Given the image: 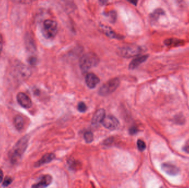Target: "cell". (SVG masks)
I'll return each mask as SVG.
<instances>
[{
  "mask_svg": "<svg viewBox=\"0 0 189 188\" xmlns=\"http://www.w3.org/2000/svg\"><path fill=\"white\" fill-rule=\"evenodd\" d=\"M28 142V137L27 136L23 137L17 142L10 153V157L12 163H17L21 158L24 151L26 150Z\"/></svg>",
  "mask_w": 189,
  "mask_h": 188,
  "instance_id": "obj_1",
  "label": "cell"
},
{
  "mask_svg": "<svg viewBox=\"0 0 189 188\" xmlns=\"http://www.w3.org/2000/svg\"><path fill=\"white\" fill-rule=\"evenodd\" d=\"M99 62V58L94 53H89L84 55L80 60V67L82 72H85L96 66Z\"/></svg>",
  "mask_w": 189,
  "mask_h": 188,
  "instance_id": "obj_2",
  "label": "cell"
},
{
  "mask_svg": "<svg viewBox=\"0 0 189 188\" xmlns=\"http://www.w3.org/2000/svg\"><path fill=\"white\" fill-rule=\"evenodd\" d=\"M142 49L135 45H126L117 49V54L121 57L130 58L137 56L141 54Z\"/></svg>",
  "mask_w": 189,
  "mask_h": 188,
  "instance_id": "obj_3",
  "label": "cell"
},
{
  "mask_svg": "<svg viewBox=\"0 0 189 188\" xmlns=\"http://www.w3.org/2000/svg\"><path fill=\"white\" fill-rule=\"evenodd\" d=\"M58 31V24L52 19L44 21L43 24V33L47 39H53L56 36Z\"/></svg>",
  "mask_w": 189,
  "mask_h": 188,
  "instance_id": "obj_4",
  "label": "cell"
},
{
  "mask_svg": "<svg viewBox=\"0 0 189 188\" xmlns=\"http://www.w3.org/2000/svg\"><path fill=\"white\" fill-rule=\"evenodd\" d=\"M120 81L118 78H115L107 81L101 86L98 91V93L101 96H106L113 93L118 87Z\"/></svg>",
  "mask_w": 189,
  "mask_h": 188,
  "instance_id": "obj_5",
  "label": "cell"
},
{
  "mask_svg": "<svg viewBox=\"0 0 189 188\" xmlns=\"http://www.w3.org/2000/svg\"><path fill=\"white\" fill-rule=\"evenodd\" d=\"M104 127L110 130H114L117 129L119 125L118 119L112 115L106 116L102 122Z\"/></svg>",
  "mask_w": 189,
  "mask_h": 188,
  "instance_id": "obj_6",
  "label": "cell"
},
{
  "mask_svg": "<svg viewBox=\"0 0 189 188\" xmlns=\"http://www.w3.org/2000/svg\"><path fill=\"white\" fill-rule=\"evenodd\" d=\"M17 99L18 103L22 107L28 109L32 106V101L31 98L24 93H19L17 96Z\"/></svg>",
  "mask_w": 189,
  "mask_h": 188,
  "instance_id": "obj_7",
  "label": "cell"
},
{
  "mask_svg": "<svg viewBox=\"0 0 189 188\" xmlns=\"http://www.w3.org/2000/svg\"><path fill=\"white\" fill-rule=\"evenodd\" d=\"M106 117L105 110L103 109H100L97 110L93 115L92 118V124L93 125H98L102 123L103 120Z\"/></svg>",
  "mask_w": 189,
  "mask_h": 188,
  "instance_id": "obj_8",
  "label": "cell"
},
{
  "mask_svg": "<svg viewBox=\"0 0 189 188\" xmlns=\"http://www.w3.org/2000/svg\"><path fill=\"white\" fill-rule=\"evenodd\" d=\"M85 81L87 86L90 88H93L100 82V79L97 76L93 74H88L86 76Z\"/></svg>",
  "mask_w": 189,
  "mask_h": 188,
  "instance_id": "obj_9",
  "label": "cell"
},
{
  "mask_svg": "<svg viewBox=\"0 0 189 188\" xmlns=\"http://www.w3.org/2000/svg\"><path fill=\"white\" fill-rule=\"evenodd\" d=\"M162 169L166 173L172 176L176 175L179 172V169L178 167L172 164L167 163L162 164Z\"/></svg>",
  "mask_w": 189,
  "mask_h": 188,
  "instance_id": "obj_10",
  "label": "cell"
},
{
  "mask_svg": "<svg viewBox=\"0 0 189 188\" xmlns=\"http://www.w3.org/2000/svg\"><path fill=\"white\" fill-rule=\"evenodd\" d=\"M148 55H142L137 57L135 59L133 60L129 65V69L130 70H134L138 67L140 65L146 61L148 59Z\"/></svg>",
  "mask_w": 189,
  "mask_h": 188,
  "instance_id": "obj_11",
  "label": "cell"
},
{
  "mask_svg": "<svg viewBox=\"0 0 189 188\" xmlns=\"http://www.w3.org/2000/svg\"><path fill=\"white\" fill-rule=\"evenodd\" d=\"M52 182V178L49 175H45L42 177L40 182L33 185V188H45L49 185Z\"/></svg>",
  "mask_w": 189,
  "mask_h": 188,
  "instance_id": "obj_12",
  "label": "cell"
},
{
  "mask_svg": "<svg viewBox=\"0 0 189 188\" xmlns=\"http://www.w3.org/2000/svg\"><path fill=\"white\" fill-rule=\"evenodd\" d=\"M100 27L103 32L108 37L112 39H120L122 38L121 35L116 33L111 28L106 26L105 25H101Z\"/></svg>",
  "mask_w": 189,
  "mask_h": 188,
  "instance_id": "obj_13",
  "label": "cell"
},
{
  "mask_svg": "<svg viewBox=\"0 0 189 188\" xmlns=\"http://www.w3.org/2000/svg\"><path fill=\"white\" fill-rule=\"evenodd\" d=\"M55 158V155L53 153H47L42 157V158L38 161L36 164V167H39L46 163L53 161Z\"/></svg>",
  "mask_w": 189,
  "mask_h": 188,
  "instance_id": "obj_14",
  "label": "cell"
},
{
  "mask_svg": "<svg viewBox=\"0 0 189 188\" xmlns=\"http://www.w3.org/2000/svg\"><path fill=\"white\" fill-rule=\"evenodd\" d=\"M14 124L16 128L19 131L21 130L23 128L24 121V119L21 115H18L15 117L14 119Z\"/></svg>",
  "mask_w": 189,
  "mask_h": 188,
  "instance_id": "obj_15",
  "label": "cell"
},
{
  "mask_svg": "<svg viewBox=\"0 0 189 188\" xmlns=\"http://www.w3.org/2000/svg\"><path fill=\"white\" fill-rule=\"evenodd\" d=\"M182 41L177 39H169L165 40L164 44L167 46H176L178 45H180L181 44Z\"/></svg>",
  "mask_w": 189,
  "mask_h": 188,
  "instance_id": "obj_16",
  "label": "cell"
},
{
  "mask_svg": "<svg viewBox=\"0 0 189 188\" xmlns=\"http://www.w3.org/2000/svg\"><path fill=\"white\" fill-rule=\"evenodd\" d=\"M164 14V11L162 9H157L151 13V18L153 21H157L159 17Z\"/></svg>",
  "mask_w": 189,
  "mask_h": 188,
  "instance_id": "obj_17",
  "label": "cell"
},
{
  "mask_svg": "<svg viewBox=\"0 0 189 188\" xmlns=\"http://www.w3.org/2000/svg\"><path fill=\"white\" fill-rule=\"evenodd\" d=\"M84 139L87 143H91L93 140V135L91 131H87L84 134Z\"/></svg>",
  "mask_w": 189,
  "mask_h": 188,
  "instance_id": "obj_18",
  "label": "cell"
},
{
  "mask_svg": "<svg viewBox=\"0 0 189 188\" xmlns=\"http://www.w3.org/2000/svg\"><path fill=\"white\" fill-rule=\"evenodd\" d=\"M86 105L84 102L79 103L77 105V109L81 113H84L86 110Z\"/></svg>",
  "mask_w": 189,
  "mask_h": 188,
  "instance_id": "obj_19",
  "label": "cell"
},
{
  "mask_svg": "<svg viewBox=\"0 0 189 188\" xmlns=\"http://www.w3.org/2000/svg\"><path fill=\"white\" fill-rule=\"evenodd\" d=\"M138 148L141 151H143L146 149V145L145 142L141 140H138L137 141Z\"/></svg>",
  "mask_w": 189,
  "mask_h": 188,
  "instance_id": "obj_20",
  "label": "cell"
},
{
  "mask_svg": "<svg viewBox=\"0 0 189 188\" xmlns=\"http://www.w3.org/2000/svg\"><path fill=\"white\" fill-rule=\"evenodd\" d=\"M12 182V179L10 177H6L4 179V181L3 182V185L5 187H7L9 185H10Z\"/></svg>",
  "mask_w": 189,
  "mask_h": 188,
  "instance_id": "obj_21",
  "label": "cell"
},
{
  "mask_svg": "<svg viewBox=\"0 0 189 188\" xmlns=\"http://www.w3.org/2000/svg\"><path fill=\"white\" fill-rule=\"evenodd\" d=\"M183 150H184L185 152H186V153H189V139L188 141L186 142L185 145L183 147Z\"/></svg>",
  "mask_w": 189,
  "mask_h": 188,
  "instance_id": "obj_22",
  "label": "cell"
},
{
  "mask_svg": "<svg viewBox=\"0 0 189 188\" xmlns=\"http://www.w3.org/2000/svg\"><path fill=\"white\" fill-rule=\"evenodd\" d=\"M3 39L2 35L0 33V55L1 54L3 49Z\"/></svg>",
  "mask_w": 189,
  "mask_h": 188,
  "instance_id": "obj_23",
  "label": "cell"
},
{
  "mask_svg": "<svg viewBox=\"0 0 189 188\" xmlns=\"http://www.w3.org/2000/svg\"><path fill=\"white\" fill-rule=\"evenodd\" d=\"M137 131H138V130L136 129L135 128V127L130 129V132L131 134H136L137 133Z\"/></svg>",
  "mask_w": 189,
  "mask_h": 188,
  "instance_id": "obj_24",
  "label": "cell"
},
{
  "mask_svg": "<svg viewBox=\"0 0 189 188\" xmlns=\"http://www.w3.org/2000/svg\"><path fill=\"white\" fill-rule=\"evenodd\" d=\"M29 62L31 64H35L36 62V59L35 58H31L29 60Z\"/></svg>",
  "mask_w": 189,
  "mask_h": 188,
  "instance_id": "obj_25",
  "label": "cell"
},
{
  "mask_svg": "<svg viewBox=\"0 0 189 188\" xmlns=\"http://www.w3.org/2000/svg\"><path fill=\"white\" fill-rule=\"evenodd\" d=\"M138 0H128V1L133 5H137Z\"/></svg>",
  "mask_w": 189,
  "mask_h": 188,
  "instance_id": "obj_26",
  "label": "cell"
},
{
  "mask_svg": "<svg viewBox=\"0 0 189 188\" xmlns=\"http://www.w3.org/2000/svg\"><path fill=\"white\" fill-rule=\"evenodd\" d=\"M3 178V172L1 169H0V183L2 181Z\"/></svg>",
  "mask_w": 189,
  "mask_h": 188,
  "instance_id": "obj_27",
  "label": "cell"
},
{
  "mask_svg": "<svg viewBox=\"0 0 189 188\" xmlns=\"http://www.w3.org/2000/svg\"><path fill=\"white\" fill-rule=\"evenodd\" d=\"M98 2L101 5H105V4H106L108 2V0H98Z\"/></svg>",
  "mask_w": 189,
  "mask_h": 188,
  "instance_id": "obj_28",
  "label": "cell"
}]
</instances>
